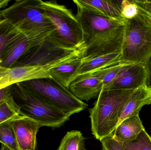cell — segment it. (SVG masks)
<instances>
[{
	"label": "cell",
	"mask_w": 151,
	"mask_h": 150,
	"mask_svg": "<svg viewBox=\"0 0 151 150\" xmlns=\"http://www.w3.org/2000/svg\"><path fill=\"white\" fill-rule=\"evenodd\" d=\"M102 89V79L95 72L79 75L69 88L76 97L82 101L98 97Z\"/></svg>",
	"instance_id": "4fadbf2b"
},
{
	"label": "cell",
	"mask_w": 151,
	"mask_h": 150,
	"mask_svg": "<svg viewBox=\"0 0 151 150\" xmlns=\"http://www.w3.org/2000/svg\"><path fill=\"white\" fill-rule=\"evenodd\" d=\"M73 2L83 32V60L122 52L127 19L106 17L86 9L78 0Z\"/></svg>",
	"instance_id": "6da1fadb"
},
{
	"label": "cell",
	"mask_w": 151,
	"mask_h": 150,
	"mask_svg": "<svg viewBox=\"0 0 151 150\" xmlns=\"http://www.w3.org/2000/svg\"><path fill=\"white\" fill-rule=\"evenodd\" d=\"M147 79L146 66L139 63H128L105 90H136L146 84Z\"/></svg>",
	"instance_id": "8fae6325"
},
{
	"label": "cell",
	"mask_w": 151,
	"mask_h": 150,
	"mask_svg": "<svg viewBox=\"0 0 151 150\" xmlns=\"http://www.w3.org/2000/svg\"><path fill=\"white\" fill-rule=\"evenodd\" d=\"M51 34L23 32L7 48L0 66L5 68H12L21 57L45 40Z\"/></svg>",
	"instance_id": "30bf717a"
},
{
	"label": "cell",
	"mask_w": 151,
	"mask_h": 150,
	"mask_svg": "<svg viewBox=\"0 0 151 150\" xmlns=\"http://www.w3.org/2000/svg\"><path fill=\"white\" fill-rule=\"evenodd\" d=\"M134 1L139 10L151 18V1L135 0Z\"/></svg>",
	"instance_id": "4316f807"
},
{
	"label": "cell",
	"mask_w": 151,
	"mask_h": 150,
	"mask_svg": "<svg viewBox=\"0 0 151 150\" xmlns=\"http://www.w3.org/2000/svg\"><path fill=\"white\" fill-rule=\"evenodd\" d=\"M1 150H12L11 149H9L8 147H6V146H4V145H2L1 148Z\"/></svg>",
	"instance_id": "4dcf8cb0"
},
{
	"label": "cell",
	"mask_w": 151,
	"mask_h": 150,
	"mask_svg": "<svg viewBox=\"0 0 151 150\" xmlns=\"http://www.w3.org/2000/svg\"><path fill=\"white\" fill-rule=\"evenodd\" d=\"M15 132L19 146L21 150H35L36 136L41 125L34 120L19 115L9 120Z\"/></svg>",
	"instance_id": "7c38bea8"
},
{
	"label": "cell",
	"mask_w": 151,
	"mask_h": 150,
	"mask_svg": "<svg viewBox=\"0 0 151 150\" xmlns=\"http://www.w3.org/2000/svg\"><path fill=\"white\" fill-rule=\"evenodd\" d=\"M10 91L20 115L37 122L41 127H60L70 119L69 115L39 98L21 83L11 86Z\"/></svg>",
	"instance_id": "5b68a950"
},
{
	"label": "cell",
	"mask_w": 151,
	"mask_h": 150,
	"mask_svg": "<svg viewBox=\"0 0 151 150\" xmlns=\"http://www.w3.org/2000/svg\"><path fill=\"white\" fill-rule=\"evenodd\" d=\"M102 150H126L119 141L112 136L105 137L100 141Z\"/></svg>",
	"instance_id": "484cf974"
},
{
	"label": "cell",
	"mask_w": 151,
	"mask_h": 150,
	"mask_svg": "<svg viewBox=\"0 0 151 150\" xmlns=\"http://www.w3.org/2000/svg\"><path fill=\"white\" fill-rule=\"evenodd\" d=\"M85 139L80 131L72 130L67 132L61 142L60 150H87Z\"/></svg>",
	"instance_id": "ffe728a7"
},
{
	"label": "cell",
	"mask_w": 151,
	"mask_h": 150,
	"mask_svg": "<svg viewBox=\"0 0 151 150\" xmlns=\"http://www.w3.org/2000/svg\"><path fill=\"white\" fill-rule=\"evenodd\" d=\"M83 7L106 17L124 19L121 16L122 1L112 0H78Z\"/></svg>",
	"instance_id": "2e32d148"
},
{
	"label": "cell",
	"mask_w": 151,
	"mask_h": 150,
	"mask_svg": "<svg viewBox=\"0 0 151 150\" xmlns=\"http://www.w3.org/2000/svg\"><path fill=\"white\" fill-rule=\"evenodd\" d=\"M83 61L82 55H79L50 69V77L69 89L73 81L79 76Z\"/></svg>",
	"instance_id": "5bb4252c"
},
{
	"label": "cell",
	"mask_w": 151,
	"mask_h": 150,
	"mask_svg": "<svg viewBox=\"0 0 151 150\" xmlns=\"http://www.w3.org/2000/svg\"><path fill=\"white\" fill-rule=\"evenodd\" d=\"M22 33L7 19H0V63L7 48Z\"/></svg>",
	"instance_id": "d6986e66"
},
{
	"label": "cell",
	"mask_w": 151,
	"mask_h": 150,
	"mask_svg": "<svg viewBox=\"0 0 151 150\" xmlns=\"http://www.w3.org/2000/svg\"><path fill=\"white\" fill-rule=\"evenodd\" d=\"M10 2V1L9 0H0V19L3 18L1 14L2 11L7 8Z\"/></svg>",
	"instance_id": "f1b7e54d"
},
{
	"label": "cell",
	"mask_w": 151,
	"mask_h": 150,
	"mask_svg": "<svg viewBox=\"0 0 151 150\" xmlns=\"http://www.w3.org/2000/svg\"><path fill=\"white\" fill-rule=\"evenodd\" d=\"M144 130L139 115H135L122 122L111 136L119 141H129L135 139Z\"/></svg>",
	"instance_id": "e0dca14e"
},
{
	"label": "cell",
	"mask_w": 151,
	"mask_h": 150,
	"mask_svg": "<svg viewBox=\"0 0 151 150\" xmlns=\"http://www.w3.org/2000/svg\"><path fill=\"white\" fill-rule=\"evenodd\" d=\"M0 143L12 150H21L9 121L0 124Z\"/></svg>",
	"instance_id": "7402d4cb"
},
{
	"label": "cell",
	"mask_w": 151,
	"mask_h": 150,
	"mask_svg": "<svg viewBox=\"0 0 151 150\" xmlns=\"http://www.w3.org/2000/svg\"><path fill=\"white\" fill-rule=\"evenodd\" d=\"M47 77H51L48 69L43 66L30 65L5 68L0 66V90L16 84Z\"/></svg>",
	"instance_id": "9c48e42d"
},
{
	"label": "cell",
	"mask_w": 151,
	"mask_h": 150,
	"mask_svg": "<svg viewBox=\"0 0 151 150\" xmlns=\"http://www.w3.org/2000/svg\"><path fill=\"white\" fill-rule=\"evenodd\" d=\"M79 55H82L81 48L64 49L56 45L48 37L21 57L13 67L39 65L49 70Z\"/></svg>",
	"instance_id": "ba28073f"
},
{
	"label": "cell",
	"mask_w": 151,
	"mask_h": 150,
	"mask_svg": "<svg viewBox=\"0 0 151 150\" xmlns=\"http://www.w3.org/2000/svg\"><path fill=\"white\" fill-rule=\"evenodd\" d=\"M151 104L150 88L145 84L136 89L129 98L124 106L118 126L126 119L139 115V112L143 107Z\"/></svg>",
	"instance_id": "9a60e30c"
},
{
	"label": "cell",
	"mask_w": 151,
	"mask_h": 150,
	"mask_svg": "<svg viewBox=\"0 0 151 150\" xmlns=\"http://www.w3.org/2000/svg\"><path fill=\"white\" fill-rule=\"evenodd\" d=\"M120 142L126 150H151V137L145 130L133 141Z\"/></svg>",
	"instance_id": "603a6c76"
},
{
	"label": "cell",
	"mask_w": 151,
	"mask_h": 150,
	"mask_svg": "<svg viewBox=\"0 0 151 150\" xmlns=\"http://www.w3.org/2000/svg\"><path fill=\"white\" fill-rule=\"evenodd\" d=\"M19 115H20L19 110L9 90L6 97L0 103V124Z\"/></svg>",
	"instance_id": "44dd1931"
},
{
	"label": "cell",
	"mask_w": 151,
	"mask_h": 150,
	"mask_svg": "<svg viewBox=\"0 0 151 150\" xmlns=\"http://www.w3.org/2000/svg\"><path fill=\"white\" fill-rule=\"evenodd\" d=\"M145 66H146L147 71L146 85L150 88L151 90V57Z\"/></svg>",
	"instance_id": "83f0119b"
},
{
	"label": "cell",
	"mask_w": 151,
	"mask_h": 150,
	"mask_svg": "<svg viewBox=\"0 0 151 150\" xmlns=\"http://www.w3.org/2000/svg\"><path fill=\"white\" fill-rule=\"evenodd\" d=\"M40 7L50 20L54 31L48 38L56 45L70 50L80 49L83 43V32L79 21L71 11L55 1L40 0Z\"/></svg>",
	"instance_id": "3957f363"
},
{
	"label": "cell",
	"mask_w": 151,
	"mask_h": 150,
	"mask_svg": "<svg viewBox=\"0 0 151 150\" xmlns=\"http://www.w3.org/2000/svg\"><path fill=\"white\" fill-rule=\"evenodd\" d=\"M121 16L124 19L129 20L135 17L140 12L134 1H122L121 5Z\"/></svg>",
	"instance_id": "d4e9b609"
},
{
	"label": "cell",
	"mask_w": 151,
	"mask_h": 150,
	"mask_svg": "<svg viewBox=\"0 0 151 150\" xmlns=\"http://www.w3.org/2000/svg\"><path fill=\"white\" fill-rule=\"evenodd\" d=\"M21 83L39 98L70 116L88 107L86 103L76 97L69 89L51 77Z\"/></svg>",
	"instance_id": "52a82bcc"
},
{
	"label": "cell",
	"mask_w": 151,
	"mask_h": 150,
	"mask_svg": "<svg viewBox=\"0 0 151 150\" xmlns=\"http://www.w3.org/2000/svg\"><path fill=\"white\" fill-rule=\"evenodd\" d=\"M128 63H122L95 72L102 79L103 83L102 89H106L116 78L123 67Z\"/></svg>",
	"instance_id": "cb8c5ba5"
},
{
	"label": "cell",
	"mask_w": 151,
	"mask_h": 150,
	"mask_svg": "<svg viewBox=\"0 0 151 150\" xmlns=\"http://www.w3.org/2000/svg\"><path fill=\"white\" fill-rule=\"evenodd\" d=\"M135 90L102 89L89 109L92 134L101 141L111 136L118 126L124 106Z\"/></svg>",
	"instance_id": "7a4b0ae2"
},
{
	"label": "cell",
	"mask_w": 151,
	"mask_h": 150,
	"mask_svg": "<svg viewBox=\"0 0 151 150\" xmlns=\"http://www.w3.org/2000/svg\"><path fill=\"white\" fill-rule=\"evenodd\" d=\"M10 88V86L0 90V103L4 99V98L6 97L7 94L9 93Z\"/></svg>",
	"instance_id": "f546056e"
},
{
	"label": "cell",
	"mask_w": 151,
	"mask_h": 150,
	"mask_svg": "<svg viewBox=\"0 0 151 150\" xmlns=\"http://www.w3.org/2000/svg\"><path fill=\"white\" fill-rule=\"evenodd\" d=\"M57 150H60V149H58Z\"/></svg>",
	"instance_id": "1f68e13d"
},
{
	"label": "cell",
	"mask_w": 151,
	"mask_h": 150,
	"mask_svg": "<svg viewBox=\"0 0 151 150\" xmlns=\"http://www.w3.org/2000/svg\"><path fill=\"white\" fill-rule=\"evenodd\" d=\"M40 0H18L3 10V18L25 33L54 32L53 25L40 7Z\"/></svg>",
	"instance_id": "8992f818"
},
{
	"label": "cell",
	"mask_w": 151,
	"mask_h": 150,
	"mask_svg": "<svg viewBox=\"0 0 151 150\" xmlns=\"http://www.w3.org/2000/svg\"><path fill=\"white\" fill-rule=\"evenodd\" d=\"M122 55L123 63L145 66L151 57V18L140 11L127 20Z\"/></svg>",
	"instance_id": "277c9868"
},
{
	"label": "cell",
	"mask_w": 151,
	"mask_h": 150,
	"mask_svg": "<svg viewBox=\"0 0 151 150\" xmlns=\"http://www.w3.org/2000/svg\"><path fill=\"white\" fill-rule=\"evenodd\" d=\"M122 52H119L102 55L89 60H83L79 75L94 73L122 63L123 62L122 60Z\"/></svg>",
	"instance_id": "ac0fdd59"
}]
</instances>
